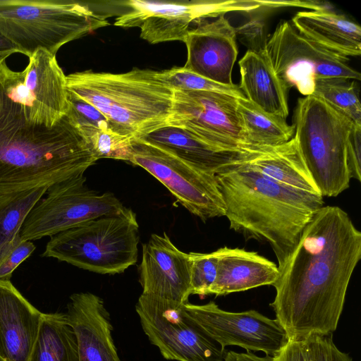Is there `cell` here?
Wrapping results in <instances>:
<instances>
[{"mask_svg":"<svg viewBox=\"0 0 361 361\" xmlns=\"http://www.w3.org/2000/svg\"><path fill=\"white\" fill-rule=\"evenodd\" d=\"M361 258V232L337 206H323L304 228L273 285L270 306L289 340L336 329L351 276Z\"/></svg>","mask_w":361,"mask_h":361,"instance_id":"cell-1","label":"cell"},{"mask_svg":"<svg viewBox=\"0 0 361 361\" xmlns=\"http://www.w3.org/2000/svg\"><path fill=\"white\" fill-rule=\"evenodd\" d=\"M215 176L230 228L268 243L281 267L324 206L323 197L273 180L245 162L224 166Z\"/></svg>","mask_w":361,"mask_h":361,"instance_id":"cell-2","label":"cell"},{"mask_svg":"<svg viewBox=\"0 0 361 361\" xmlns=\"http://www.w3.org/2000/svg\"><path fill=\"white\" fill-rule=\"evenodd\" d=\"M97 161L66 116L51 128L30 123L6 94L0 73V194L50 186Z\"/></svg>","mask_w":361,"mask_h":361,"instance_id":"cell-3","label":"cell"},{"mask_svg":"<svg viewBox=\"0 0 361 361\" xmlns=\"http://www.w3.org/2000/svg\"><path fill=\"white\" fill-rule=\"evenodd\" d=\"M67 90L95 106L115 133L140 139L167 125L173 90L158 71L133 68L123 73L76 72Z\"/></svg>","mask_w":361,"mask_h":361,"instance_id":"cell-4","label":"cell"},{"mask_svg":"<svg viewBox=\"0 0 361 361\" xmlns=\"http://www.w3.org/2000/svg\"><path fill=\"white\" fill-rule=\"evenodd\" d=\"M109 25L78 1L0 0V34L28 57L39 49L56 55L64 44Z\"/></svg>","mask_w":361,"mask_h":361,"instance_id":"cell-5","label":"cell"},{"mask_svg":"<svg viewBox=\"0 0 361 361\" xmlns=\"http://www.w3.org/2000/svg\"><path fill=\"white\" fill-rule=\"evenodd\" d=\"M293 124V137L320 195L336 197L348 189L347 147L356 125L314 95L298 100Z\"/></svg>","mask_w":361,"mask_h":361,"instance_id":"cell-6","label":"cell"},{"mask_svg":"<svg viewBox=\"0 0 361 361\" xmlns=\"http://www.w3.org/2000/svg\"><path fill=\"white\" fill-rule=\"evenodd\" d=\"M139 239L134 212L102 216L52 236L42 257L92 272L114 275L136 264Z\"/></svg>","mask_w":361,"mask_h":361,"instance_id":"cell-7","label":"cell"},{"mask_svg":"<svg viewBox=\"0 0 361 361\" xmlns=\"http://www.w3.org/2000/svg\"><path fill=\"white\" fill-rule=\"evenodd\" d=\"M84 174L50 185L27 215L19 235L26 240L54 236L106 216L133 212L112 192L99 193L86 184Z\"/></svg>","mask_w":361,"mask_h":361,"instance_id":"cell-8","label":"cell"},{"mask_svg":"<svg viewBox=\"0 0 361 361\" xmlns=\"http://www.w3.org/2000/svg\"><path fill=\"white\" fill-rule=\"evenodd\" d=\"M265 51L286 89L295 87L305 97L312 94L319 79L360 80V73L348 65V57L308 39L290 21L278 24L267 38Z\"/></svg>","mask_w":361,"mask_h":361,"instance_id":"cell-9","label":"cell"},{"mask_svg":"<svg viewBox=\"0 0 361 361\" xmlns=\"http://www.w3.org/2000/svg\"><path fill=\"white\" fill-rule=\"evenodd\" d=\"M128 11L117 17L114 25L140 28V37L150 44L184 42L191 25L231 11L251 12L264 8L266 1L194 0L117 1Z\"/></svg>","mask_w":361,"mask_h":361,"instance_id":"cell-10","label":"cell"},{"mask_svg":"<svg viewBox=\"0 0 361 361\" xmlns=\"http://www.w3.org/2000/svg\"><path fill=\"white\" fill-rule=\"evenodd\" d=\"M184 304L142 293L135 310L150 343L169 360L224 361L226 350L186 314Z\"/></svg>","mask_w":361,"mask_h":361,"instance_id":"cell-11","label":"cell"},{"mask_svg":"<svg viewBox=\"0 0 361 361\" xmlns=\"http://www.w3.org/2000/svg\"><path fill=\"white\" fill-rule=\"evenodd\" d=\"M130 162L162 183L188 211L203 221L225 216L215 173L140 139L132 140Z\"/></svg>","mask_w":361,"mask_h":361,"instance_id":"cell-12","label":"cell"},{"mask_svg":"<svg viewBox=\"0 0 361 361\" xmlns=\"http://www.w3.org/2000/svg\"><path fill=\"white\" fill-rule=\"evenodd\" d=\"M0 73L6 94L22 107L30 123L51 128L66 116V75L56 55L39 49L29 56L23 71H13L4 62Z\"/></svg>","mask_w":361,"mask_h":361,"instance_id":"cell-13","label":"cell"},{"mask_svg":"<svg viewBox=\"0 0 361 361\" xmlns=\"http://www.w3.org/2000/svg\"><path fill=\"white\" fill-rule=\"evenodd\" d=\"M166 126L182 128L224 150L252 151L271 147L248 144L237 111V97L228 94L173 90Z\"/></svg>","mask_w":361,"mask_h":361,"instance_id":"cell-14","label":"cell"},{"mask_svg":"<svg viewBox=\"0 0 361 361\" xmlns=\"http://www.w3.org/2000/svg\"><path fill=\"white\" fill-rule=\"evenodd\" d=\"M183 308L224 349L228 345H237L247 351H262L273 357L289 341L276 319H270L256 310L228 312L214 301L204 305L186 302Z\"/></svg>","mask_w":361,"mask_h":361,"instance_id":"cell-15","label":"cell"},{"mask_svg":"<svg viewBox=\"0 0 361 361\" xmlns=\"http://www.w3.org/2000/svg\"><path fill=\"white\" fill-rule=\"evenodd\" d=\"M236 34L225 15L195 22L183 42L187 48L185 69L212 81L232 86L238 56Z\"/></svg>","mask_w":361,"mask_h":361,"instance_id":"cell-16","label":"cell"},{"mask_svg":"<svg viewBox=\"0 0 361 361\" xmlns=\"http://www.w3.org/2000/svg\"><path fill=\"white\" fill-rule=\"evenodd\" d=\"M142 293L180 303L190 295V260L164 232L154 233L143 244L138 267Z\"/></svg>","mask_w":361,"mask_h":361,"instance_id":"cell-17","label":"cell"},{"mask_svg":"<svg viewBox=\"0 0 361 361\" xmlns=\"http://www.w3.org/2000/svg\"><path fill=\"white\" fill-rule=\"evenodd\" d=\"M77 338L79 361H121L114 345L110 314L90 292L70 296L66 313Z\"/></svg>","mask_w":361,"mask_h":361,"instance_id":"cell-18","label":"cell"},{"mask_svg":"<svg viewBox=\"0 0 361 361\" xmlns=\"http://www.w3.org/2000/svg\"><path fill=\"white\" fill-rule=\"evenodd\" d=\"M42 317L10 280H0V361H29Z\"/></svg>","mask_w":361,"mask_h":361,"instance_id":"cell-19","label":"cell"},{"mask_svg":"<svg viewBox=\"0 0 361 361\" xmlns=\"http://www.w3.org/2000/svg\"><path fill=\"white\" fill-rule=\"evenodd\" d=\"M217 274L209 295H226L273 286L279 274L275 263L254 251L223 247L216 250Z\"/></svg>","mask_w":361,"mask_h":361,"instance_id":"cell-20","label":"cell"},{"mask_svg":"<svg viewBox=\"0 0 361 361\" xmlns=\"http://www.w3.org/2000/svg\"><path fill=\"white\" fill-rule=\"evenodd\" d=\"M296 30L323 48L343 56L361 54V27L330 8L299 11L291 19Z\"/></svg>","mask_w":361,"mask_h":361,"instance_id":"cell-21","label":"cell"},{"mask_svg":"<svg viewBox=\"0 0 361 361\" xmlns=\"http://www.w3.org/2000/svg\"><path fill=\"white\" fill-rule=\"evenodd\" d=\"M239 87L246 99L263 111L286 120L288 91L275 73L265 50L247 51L238 62Z\"/></svg>","mask_w":361,"mask_h":361,"instance_id":"cell-22","label":"cell"},{"mask_svg":"<svg viewBox=\"0 0 361 361\" xmlns=\"http://www.w3.org/2000/svg\"><path fill=\"white\" fill-rule=\"evenodd\" d=\"M140 140L161 147L191 164L214 173L224 166L243 161L252 152L259 151L221 149L200 140L182 128L172 126L160 128Z\"/></svg>","mask_w":361,"mask_h":361,"instance_id":"cell-23","label":"cell"},{"mask_svg":"<svg viewBox=\"0 0 361 361\" xmlns=\"http://www.w3.org/2000/svg\"><path fill=\"white\" fill-rule=\"evenodd\" d=\"M243 162L278 183L320 195L294 137L284 144L255 152Z\"/></svg>","mask_w":361,"mask_h":361,"instance_id":"cell-24","label":"cell"},{"mask_svg":"<svg viewBox=\"0 0 361 361\" xmlns=\"http://www.w3.org/2000/svg\"><path fill=\"white\" fill-rule=\"evenodd\" d=\"M29 361H79L76 336L66 313H43Z\"/></svg>","mask_w":361,"mask_h":361,"instance_id":"cell-25","label":"cell"},{"mask_svg":"<svg viewBox=\"0 0 361 361\" xmlns=\"http://www.w3.org/2000/svg\"><path fill=\"white\" fill-rule=\"evenodd\" d=\"M237 111L249 145L256 147H273L290 140L295 126L286 120L270 115L245 97H237Z\"/></svg>","mask_w":361,"mask_h":361,"instance_id":"cell-26","label":"cell"},{"mask_svg":"<svg viewBox=\"0 0 361 361\" xmlns=\"http://www.w3.org/2000/svg\"><path fill=\"white\" fill-rule=\"evenodd\" d=\"M49 185L0 194V251L19 235L27 215Z\"/></svg>","mask_w":361,"mask_h":361,"instance_id":"cell-27","label":"cell"},{"mask_svg":"<svg viewBox=\"0 0 361 361\" xmlns=\"http://www.w3.org/2000/svg\"><path fill=\"white\" fill-rule=\"evenodd\" d=\"M312 95L349 118L356 126H361L359 88L355 80L338 78L317 80Z\"/></svg>","mask_w":361,"mask_h":361,"instance_id":"cell-28","label":"cell"},{"mask_svg":"<svg viewBox=\"0 0 361 361\" xmlns=\"http://www.w3.org/2000/svg\"><path fill=\"white\" fill-rule=\"evenodd\" d=\"M97 159H114L130 162L132 158V140L111 129L94 127L77 128Z\"/></svg>","mask_w":361,"mask_h":361,"instance_id":"cell-29","label":"cell"},{"mask_svg":"<svg viewBox=\"0 0 361 361\" xmlns=\"http://www.w3.org/2000/svg\"><path fill=\"white\" fill-rule=\"evenodd\" d=\"M158 74L173 90L214 92L236 97H245L238 85L228 86L220 84L190 72L183 67H173L158 71Z\"/></svg>","mask_w":361,"mask_h":361,"instance_id":"cell-30","label":"cell"},{"mask_svg":"<svg viewBox=\"0 0 361 361\" xmlns=\"http://www.w3.org/2000/svg\"><path fill=\"white\" fill-rule=\"evenodd\" d=\"M188 255L190 260V295H209L217 274L216 250L210 253L191 252Z\"/></svg>","mask_w":361,"mask_h":361,"instance_id":"cell-31","label":"cell"},{"mask_svg":"<svg viewBox=\"0 0 361 361\" xmlns=\"http://www.w3.org/2000/svg\"><path fill=\"white\" fill-rule=\"evenodd\" d=\"M68 102L66 116L76 128L88 126L111 129L106 117L95 106L69 90Z\"/></svg>","mask_w":361,"mask_h":361,"instance_id":"cell-32","label":"cell"},{"mask_svg":"<svg viewBox=\"0 0 361 361\" xmlns=\"http://www.w3.org/2000/svg\"><path fill=\"white\" fill-rule=\"evenodd\" d=\"M36 247L30 240L18 235L0 251V280H10L13 271L34 252Z\"/></svg>","mask_w":361,"mask_h":361,"instance_id":"cell-33","label":"cell"},{"mask_svg":"<svg viewBox=\"0 0 361 361\" xmlns=\"http://www.w3.org/2000/svg\"><path fill=\"white\" fill-rule=\"evenodd\" d=\"M306 340L310 361H353L348 353L341 351L336 346L332 334L312 336Z\"/></svg>","mask_w":361,"mask_h":361,"instance_id":"cell-34","label":"cell"},{"mask_svg":"<svg viewBox=\"0 0 361 361\" xmlns=\"http://www.w3.org/2000/svg\"><path fill=\"white\" fill-rule=\"evenodd\" d=\"M265 23L259 17L235 27L236 38L247 47V51L261 52L265 50L267 38L265 35Z\"/></svg>","mask_w":361,"mask_h":361,"instance_id":"cell-35","label":"cell"},{"mask_svg":"<svg viewBox=\"0 0 361 361\" xmlns=\"http://www.w3.org/2000/svg\"><path fill=\"white\" fill-rule=\"evenodd\" d=\"M361 126H355L348 140L346 164L350 179L361 180Z\"/></svg>","mask_w":361,"mask_h":361,"instance_id":"cell-36","label":"cell"},{"mask_svg":"<svg viewBox=\"0 0 361 361\" xmlns=\"http://www.w3.org/2000/svg\"><path fill=\"white\" fill-rule=\"evenodd\" d=\"M273 357L274 361H310L307 340H289Z\"/></svg>","mask_w":361,"mask_h":361,"instance_id":"cell-37","label":"cell"},{"mask_svg":"<svg viewBox=\"0 0 361 361\" xmlns=\"http://www.w3.org/2000/svg\"><path fill=\"white\" fill-rule=\"evenodd\" d=\"M0 52L20 53L18 49L0 34Z\"/></svg>","mask_w":361,"mask_h":361,"instance_id":"cell-38","label":"cell"},{"mask_svg":"<svg viewBox=\"0 0 361 361\" xmlns=\"http://www.w3.org/2000/svg\"><path fill=\"white\" fill-rule=\"evenodd\" d=\"M13 54V52H0V66L6 62V59Z\"/></svg>","mask_w":361,"mask_h":361,"instance_id":"cell-39","label":"cell"}]
</instances>
